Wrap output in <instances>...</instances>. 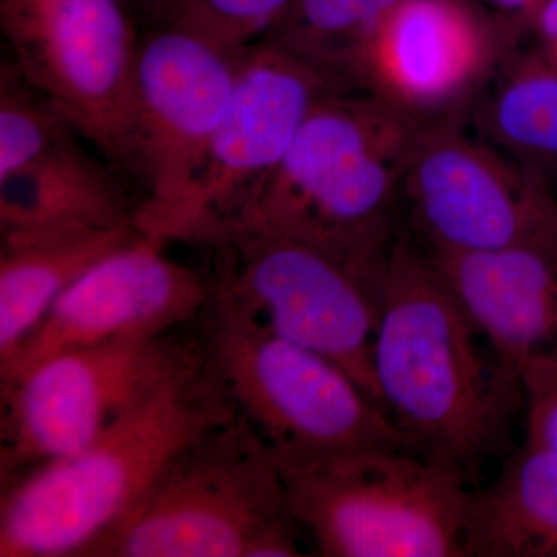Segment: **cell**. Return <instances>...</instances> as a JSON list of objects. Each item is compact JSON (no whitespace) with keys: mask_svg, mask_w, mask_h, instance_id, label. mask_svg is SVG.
Segmentation results:
<instances>
[{"mask_svg":"<svg viewBox=\"0 0 557 557\" xmlns=\"http://www.w3.org/2000/svg\"><path fill=\"white\" fill-rule=\"evenodd\" d=\"M293 0H183L170 22L190 28L219 49L242 54L262 42Z\"/></svg>","mask_w":557,"mask_h":557,"instance_id":"obj_22","label":"cell"},{"mask_svg":"<svg viewBox=\"0 0 557 557\" xmlns=\"http://www.w3.org/2000/svg\"><path fill=\"white\" fill-rule=\"evenodd\" d=\"M0 178L22 170L73 137L75 127L14 65L0 79Z\"/></svg>","mask_w":557,"mask_h":557,"instance_id":"obj_21","label":"cell"},{"mask_svg":"<svg viewBox=\"0 0 557 557\" xmlns=\"http://www.w3.org/2000/svg\"><path fill=\"white\" fill-rule=\"evenodd\" d=\"M479 338L428 252L398 233L381 277L376 397L418 453L465 474L497 448L522 398L518 376L490 364Z\"/></svg>","mask_w":557,"mask_h":557,"instance_id":"obj_1","label":"cell"},{"mask_svg":"<svg viewBox=\"0 0 557 557\" xmlns=\"http://www.w3.org/2000/svg\"><path fill=\"white\" fill-rule=\"evenodd\" d=\"M0 22L22 78L134 172L139 40L124 0H2Z\"/></svg>","mask_w":557,"mask_h":557,"instance_id":"obj_7","label":"cell"},{"mask_svg":"<svg viewBox=\"0 0 557 557\" xmlns=\"http://www.w3.org/2000/svg\"><path fill=\"white\" fill-rule=\"evenodd\" d=\"M428 255L502 368L519 379L531 358L557 351V228L511 247Z\"/></svg>","mask_w":557,"mask_h":557,"instance_id":"obj_15","label":"cell"},{"mask_svg":"<svg viewBox=\"0 0 557 557\" xmlns=\"http://www.w3.org/2000/svg\"><path fill=\"white\" fill-rule=\"evenodd\" d=\"M330 94L317 73L259 42L240 57L233 100L171 240L199 242L265 182L311 110Z\"/></svg>","mask_w":557,"mask_h":557,"instance_id":"obj_13","label":"cell"},{"mask_svg":"<svg viewBox=\"0 0 557 557\" xmlns=\"http://www.w3.org/2000/svg\"><path fill=\"white\" fill-rule=\"evenodd\" d=\"M127 10H134L139 17L149 24L160 25L175 16L183 0H124Z\"/></svg>","mask_w":557,"mask_h":557,"instance_id":"obj_26","label":"cell"},{"mask_svg":"<svg viewBox=\"0 0 557 557\" xmlns=\"http://www.w3.org/2000/svg\"><path fill=\"white\" fill-rule=\"evenodd\" d=\"M75 138L0 178L2 242L135 226L115 175Z\"/></svg>","mask_w":557,"mask_h":557,"instance_id":"obj_16","label":"cell"},{"mask_svg":"<svg viewBox=\"0 0 557 557\" xmlns=\"http://www.w3.org/2000/svg\"><path fill=\"white\" fill-rule=\"evenodd\" d=\"M240 57L178 22L153 25L138 42L134 174L146 199L135 226L150 239L171 240L233 100Z\"/></svg>","mask_w":557,"mask_h":557,"instance_id":"obj_8","label":"cell"},{"mask_svg":"<svg viewBox=\"0 0 557 557\" xmlns=\"http://www.w3.org/2000/svg\"><path fill=\"white\" fill-rule=\"evenodd\" d=\"M137 236L135 226H126L2 242L0 366L20 350L73 282Z\"/></svg>","mask_w":557,"mask_h":557,"instance_id":"obj_18","label":"cell"},{"mask_svg":"<svg viewBox=\"0 0 557 557\" xmlns=\"http://www.w3.org/2000/svg\"><path fill=\"white\" fill-rule=\"evenodd\" d=\"M199 321L209 369L277 461L417 450L346 370L281 338L218 289L211 287Z\"/></svg>","mask_w":557,"mask_h":557,"instance_id":"obj_5","label":"cell"},{"mask_svg":"<svg viewBox=\"0 0 557 557\" xmlns=\"http://www.w3.org/2000/svg\"><path fill=\"white\" fill-rule=\"evenodd\" d=\"M465 556L557 557V453L523 445L471 491Z\"/></svg>","mask_w":557,"mask_h":557,"instance_id":"obj_17","label":"cell"},{"mask_svg":"<svg viewBox=\"0 0 557 557\" xmlns=\"http://www.w3.org/2000/svg\"><path fill=\"white\" fill-rule=\"evenodd\" d=\"M398 0H293L262 42L317 73L335 91H366L372 40Z\"/></svg>","mask_w":557,"mask_h":557,"instance_id":"obj_20","label":"cell"},{"mask_svg":"<svg viewBox=\"0 0 557 557\" xmlns=\"http://www.w3.org/2000/svg\"><path fill=\"white\" fill-rule=\"evenodd\" d=\"M519 47L557 65V0H544L528 25Z\"/></svg>","mask_w":557,"mask_h":557,"instance_id":"obj_25","label":"cell"},{"mask_svg":"<svg viewBox=\"0 0 557 557\" xmlns=\"http://www.w3.org/2000/svg\"><path fill=\"white\" fill-rule=\"evenodd\" d=\"M519 380L527 406V445L557 453V351L531 358Z\"/></svg>","mask_w":557,"mask_h":557,"instance_id":"obj_23","label":"cell"},{"mask_svg":"<svg viewBox=\"0 0 557 557\" xmlns=\"http://www.w3.org/2000/svg\"><path fill=\"white\" fill-rule=\"evenodd\" d=\"M234 417L200 350L78 453L2 485L0 557L86 556L175 457Z\"/></svg>","mask_w":557,"mask_h":557,"instance_id":"obj_3","label":"cell"},{"mask_svg":"<svg viewBox=\"0 0 557 557\" xmlns=\"http://www.w3.org/2000/svg\"><path fill=\"white\" fill-rule=\"evenodd\" d=\"M420 127L370 91L327 95L265 182L199 244L230 231L281 237L381 284Z\"/></svg>","mask_w":557,"mask_h":557,"instance_id":"obj_2","label":"cell"},{"mask_svg":"<svg viewBox=\"0 0 557 557\" xmlns=\"http://www.w3.org/2000/svg\"><path fill=\"white\" fill-rule=\"evenodd\" d=\"M277 465L319 556H465L471 491L460 468L397 448Z\"/></svg>","mask_w":557,"mask_h":557,"instance_id":"obj_6","label":"cell"},{"mask_svg":"<svg viewBox=\"0 0 557 557\" xmlns=\"http://www.w3.org/2000/svg\"><path fill=\"white\" fill-rule=\"evenodd\" d=\"M497 33L505 53L518 49L544 0H472Z\"/></svg>","mask_w":557,"mask_h":557,"instance_id":"obj_24","label":"cell"},{"mask_svg":"<svg viewBox=\"0 0 557 557\" xmlns=\"http://www.w3.org/2000/svg\"><path fill=\"white\" fill-rule=\"evenodd\" d=\"M199 336L120 339L64 351L2 386V485L72 456L199 357Z\"/></svg>","mask_w":557,"mask_h":557,"instance_id":"obj_11","label":"cell"},{"mask_svg":"<svg viewBox=\"0 0 557 557\" xmlns=\"http://www.w3.org/2000/svg\"><path fill=\"white\" fill-rule=\"evenodd\" d=\"M205 245L215 249L212 288L281 338L335 362L380 405L372 348L381 284L281 237L230 231Z\"/></svg>","mask_w":557,"mask_h":557,"instance_id":"obj_9","label":"cell"},{"mask_svg":"<svg viewBox=\"0 0 557 557\" xmlns=\"http://www.w3.org/2000/svg\"><path fill=\"white\" fill-rule=\"evenodd\" d=\"M504 54L472 0H398L370 46L364 89L421 126L468 120Z\"/></svg>","mask_w":557,"mask_h":557,"instance_id":"obj_14","label":"cell"},{"mask_svg":"<svg viewBox=\"0 0 557 557\" xmlns=\"http://www.w3.org/2000/svg\"><path fill=\"white\" fill-rule=\"evenodd\" d=\"M163 245L139 233L73 282L0 366L2 386L64 351L166 335L199 319L211 293L209 277L168 258Z\"/></svg>","mask_w":557,"mask_h":557,"instance_id":"obj_12","label":"cell"},{"mask_svg":"<svg viewBox=\"0 0 557 557\" xmlns=\"http://www.w3.org/2000/svg\"><path fill=\"white\" fill-rule=\"evenodd\" d=\"M472 129L557 180V65L525 47L508 51L468 116Z\"/></svg>","mask_w":557,"mask_h":557,"instance_id":"obj_19","label":"cell"},{"mask_svg":"<svg viewBox=\"0 0 557 557\" xmlns=\"http://www.w3.org/2000/svg\"><path fill=\"white\" fill-rule=\"evenodd\" d=\"M401 209L409 236L438 255L511 247L557 228L553 183L468 120L420 127L403 175Z\"/></svg>","mask_w":557,"mask_h":557,"instance_id":"obj_10","label":"cell"},{"mask_svg":"<svg viewBox=\"0 0 557 557\" xmlns=\"http://www.w3.org/2000/svg\"><path fill=\"white\" fill-rule=\"evenodd\" d=\"M276 457L239 413L164 469L84 557L302 556Z\"/></svg>","mask_w":557,"mask_h":557,"instance_id":"obj_4","label":"cell"}]
</instances>
